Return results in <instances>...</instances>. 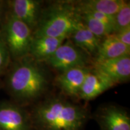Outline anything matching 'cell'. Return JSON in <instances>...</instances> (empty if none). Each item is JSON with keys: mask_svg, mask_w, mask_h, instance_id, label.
I'll list each match as a JSON object with an SVG mask.
<instances>
[{"mask_svg": "<svg viewBox=\"0 0 130 130\" xmlns=\"http://www.w3.org/2000/svg\"><path fill=\"white\" fill-rule=\"evenodd\" d=\"M4 31L3 36L10 56L17 60L28 56L33 33L28 25L10 13L4 25Z\"/></svg>", "mask_w": 130, "mask_h": 130, "instance_id": "277c9868", "label": "cell"}, {"mask_svg": "<svg viewBox=\"0 0 130 130\" xmlns=\"http://www.w3.org/2000/svg\"><path fill=\"white\" fill-rule=\"evenodd\" d=\"M90 68L78 67L60 72L56 78V84L69 97L78 98L81 87Z\"/></svg>", "mask_w": 130, "mask_h": 130, "instance_id": "30bf717a", "label": "cell"}, {"mask_svg": "<svg viewBox=\"0 0 130 130\" xmlns=\"http://www.w3.org/2000/svg\"><path fill=\"white\" fill-rule=\"evenodd\" d=\"M129 53L130 47L122 43L113 33L101 40L95 56V61L121 57L129 55Z\"/></svg>", "mask_w": 130, "mask_h": 130, "instance_id": "4fadbf2b", "label": "cell"}, {"mask_svg": "<svg viewBox=\"0 0 130 130\" xmlns=\"http://www.w3.org/2000/svg\"><path fill=\"white\" fill-rule=\"evenodd\" d=\"M10 53L2 35L0 34V72L6 69L9 62Z\"/></svg>", "mask_w": 130, "mask_h": 130, "instance_id": "d6986e66", "label": "cell"}, {"mask_svg": "<svg viewBox=\"0 0 130 130\" xmlns=\"http://www.w3.org/2000/svg\"><path fill=\"white\" fill-rule=\"evenodd\" d=\"M95 119L101 130H130V117L123 107L107 104L100 107Z\"/></svg>", "mask_w": 130, "mask_h": 130, "instance_id": "8992f818", "label": "cell"}, {"mask_svg": "<svg viewBox=\"0 0 130 130\" xmlns=\"http://www.w3.org/2000/svg\"><path fill=\"white\" fill-rule=\"evenodd\" d=\"M66 39L48 36L33 37L28 55L37 62H46Z\"/></svg>", "mask_w": 130, "mask_h": 130, "instance_id": "7c38bea8", "label": "cell"}, {"mask_svg": "<svg viewBox=\"0 0 130 130\" xmlns=\"http://www.w3.org/2000/svg\"><path fill=\"white\" fill-rule=\"evenodd\" d=\"M94 69L111 79L115 84L127 81L130 77V56L95 61Z\"/></svg>", "mask_w": 130, "mask_h": 130, "instance_id": "ba28073f", "label": "cell"}, {"mask_svg": "<svg viewBox=\"0 0 130 130\" xmlns=\"http://www.w3.org/2000/svg\"><path fill=\"white\" fill-rule=\"evenodd\" d=\"M114 34L122 43L130 47V26L119 30Z\"/></svg>", "mask_w": 130, "mask_h": 130, "instance_id": "ffe728a7", "label": "cell"}, {"mask_svg": "<svg viewBox=\"0 0 130 130\" xmlns=\"http://www.w3.org/2000/svg\"><path fill=\"white\" fill-rule=\"evenodd\" d=\"M88 14L92 17L95 18L97 20L100 21L102 24H104L105 26H107L110 30L115 33V19L114 16L108 15V14L102 13L100 12H92V11H89V12H84L81 13V14Z\"/></svg>", "mask_w": 130, "mask_h": 130, "instance_id": "ac0fdd59", "label": "cell"}, {"mask_svg": "<svg viewBox=\"0 0 130 130\" xmlns=\"http://www.w3.org/2000/svg\"><path fill=\"white\" fill-rule=\"evenodd\" d=\"M124 1L122 0H86L72 3L79 14L82 12H100L114 16L121 9Z\"/></svg>", "mask_w": 130, "mask_h": 130, "instance_id": "5bb4252c", "label": "cell"}, {"mask_svg": "<svg viewBox=\"0 0 130 130\" xmlns=\"http://www.w3.org/2000/svg\"><path fill=\"white\" fill-rule=\"evenodd\" d=\"M69 36L74 44L89 56H96L101 40L94 35L84 24L73 32Z\"/></svg>", "mask_w": 130, "mask_h": 130, "instance_id": "9a60e30c", "label": "cell"}, {"mask_svg": "<svg viewBox=\"0 0 130 130\" xmlns=\"http://www.w3.org/2000/svg\"><path fill=\"white\" fill-rule=\"evenodd\" d=\"M0 130H35L30 114L18 105L0 104Z\"/></svg>", "mask_w": 130, "mask_h": 130, "instance_id": "52a82bcc", "label": "cell"}, {"mask_svg": "<svg viewBox=\"0 0 130 130\" xmlns=\"http://www.w3.org/2000/svg\"><path fill=\"white\" fill-rule=\"evenodd\" d=\"M115 32L130 26V3L125 1L121 9L114 16Z\"/></svg>", "mask_w": 130, "mask_h": 130, "instance_id": "e0dca14e", "label": "cell"}, {"mask_svg": "<svg viewBox=\"0 0 130 130\" xmlns=\"http://www.w3.org/2000/svg\"><path fill=\"white\" fill-rule=\"evenodd\" d=\"M115 84L104 75L95 69H90L81 87L78 98L86 101L93 100Z\"/></svg>", "mask_w": 130, "mask_h": 130, "instance_id": "9c48e42d", "label": "cell"}, {"mask_svg": "<svg viewBox=\"0 0 130 130\" xmlns=\"http://www.w3.org/2000/svg\"><path fill=\"white\" fill-rule=\"evenodd\" d=\"M1 4H0V14H1Z\"/></svg>", "mask_w": 130, "mask_h": 130, "instance_id": "44dd1931", "label": "cell"}, {"mask_svg": "<svg viewBox=\"0 0 130 130\" xmlns=\"http://www.w3.org/2000/svg\"><path fill=\"white\" fill-rule=\"evenodd\" d=\"M30 114L35 130H84L90 118L85 107L60 97L39 102Z\"/></svg>", "mask_w": 130, "mask_h": 130, "instance_id": "6da1fadb", "label": "cell"}, {"mask_svg": "<svg viewBox=\"0 0 130 130\" xmlns=\"http://www.w3.org/2000/svg\"><path fill=\"white\" fill-rule=\"evenodd\" d=\"M83 24L72 3H56L42 11L33 37L67 38Z\"/></svg>", "mask_w": 130, "mask_h": 130, "instance_id": "3957f363", "label": "cell"}, {"mask_svg": "<svg viewBox=\"0 0 130 130\" xmlns=\"http://www.w3.org/2000/svg\"><path fill=\"white\" fill-rule=\"evenodd\" d=\"M10 72L8 87L14 98L22 102H30L41 96L48 84L44 69L32 58L19 60Z\"/></svg>", "mask_w": 130, "mask_h": 130, "instance_id": "7a4b0ae2", "label": "cell"}, {"mask_svg": "<svg viewBox=\"0 0 130 130\" xmlns=\"http://www.w3.org/2000/svg\"><path fill=\"white\" fill-rule=\"evenodd\" d=\"M46 62L60 72L78 67H86L89 56L71 40L63 42Z\"/></svg>", "mask_w": 130, "mask_h": 130, "instance_id": "5b68a950", "label": "cell"}, {"mask_svg": "<svg viewBox=\"0 0 130 130\" xmlns=\"http://www.w3.org/2000/svg\"><path fill=\"white\" fill-rule=\"evenodd\" d=\"M12 13L32 30L36 27L41 14L42 2L36 0H14L10 3Z\"/></svg>", "mask_w": 130, "mask_h": 130, "instance_id": "8fae6325", "label": "cell"}, {"mask_svg": "<svg viewBox=\"0 0 130 130\" xmlns=\"http://www.w3.org/2000/svg\"><path fill=\"white\" fill-rule=\"evenodd\" d=\"M81 15L84 25L86 28L101 40L113 34V32L107 26L95 18L86 13L81 14Z\"/></svg>", "mask_w": 130, "mask_h": 130, "instance_id": "2e32d148", "label": "cell"}]
</instances>
